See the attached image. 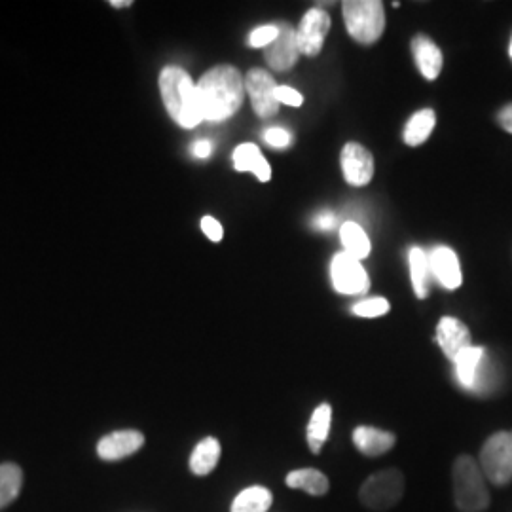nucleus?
Segmentation results:
<instances>
[{
	"instance_id": "14",
	"label": "nucleus",
	"mask_w": 512,
	"mask_h": 512,
	"mask_svg": "<svg viewBox=\"0 0 512 512\" xmlns=\"http://www.w3.org/2000/svg\"><path fill=\"white\" fill-rule=\"evenodd\" d=\"M429 266H431V272L439 279L440 285L446 287L448 291H454L461 285L463 275H461L459 258L450 247H437L429 255Z\"/></svg>"
},
{
	"instance_id": "19",
	"label": "nucleus",
	"mask_w": 512,
	"mask_h": 512,
	"mask_svg": "<svg viewBox=\"0 0 512 512\" xmlns=\"http://www.w3.org/2000/svg\"><path fill=\"white\" fill-rule=\"evenodd\" d=\"M220 442L215 437L203 439L190 456V471L194 475L205 476L215 471L219 465Z\"/></svg>"
},
{
	"instance_id": "33",
	"label": "nucleus",
	"mask_w": 512,
	"mask_h": 512,
	"mask_svg": "<svg viewBox=\"0 0 512 512\" xmlns=\"http://www.w3.org/2000/svg\"><path fill=\"white\" fill-rule=\"evenodd\" d=\"M192 154L196 156V158H200V160H205V158H209L211 154H213V145H211V141H198V143H194V147H192Z\"/></svg>"
},
{
	"instance_id": "26",
	"label": "nucleus",
	"mask_w": 512,
	"mask_h": 512,
	"mask_svg": "<svg viewBox=\"0 0 512 512\" xmlns=\"http://www.w3.org/2000/svg\"><path fill=\"white\" fill-rule=\"evenodd\" d=\"M21 469L14 463H4L0 465V509L10 505L21 490Z\"/></svg>"
},
{
	"instance_id": "10",
	"label": "nucleus",
	"mask_w": 512,
	"mask_h": 512,
	"mask_svg": "<svg viewBox=\"0 0 512 512\" xmlns=\"http://www.w3.org/2000/svg\"><path fill=\"white\" fill-rule=\"evenodd\" d=\"M266 63L274 71H289L293 69L300 57V48H298V38L296 31L289 23H279V37L266 48Z\"/></svg>"
},
{
	"instance_id": "7",
	"label": "nucleus",
	"mask_w": 512,
	"mask_h": 512,
	"mask_svg": "<svg viewBox=\"0 0 512 512\" xmlns=\"http://www.w3.org/2000/svg\"><path fill=\"white\" fill-rule=\"evenodd\" d=\"M330 275H332V285L338 293L355 296V294H365L370 289V279L365 268L361 266V260L353 258L346 251L332 258Z\"/></svg>"
},
{
	"instance_id": "11",
	"label": "nucleus",
	"mask_w": 512,
	"mask_h": 512,
	"mask_svg": "<svg viewBox=\"0 0 512 512\" xmlns=\"http://www.w3.org/2000/svg\"><path fill=\"white\" fill-rule=\"evenodd\" d=\"M342 171L351 186H366L374 175V158L359 143H348L342 150Z\"/></svg>"
},
{
	"instance_id": "22",
	"label": "nucleus",
	"mask_w": 512,
	"mask_h": 512,
	"mask_svg": "<svg viewBox=\"0 0 512 512\" xmlns=\"http://www.w3.org/2000/svg\"><path fill=\"white\" fill-rule=\"evenodd\" d=\"M274 495L264 486H251L239 492L232 503V512H268L272 507Z\"/></svg>"
},
{
	"instance_id": "5",
	"label": "nucleus",
	"mask_w": 512,
	"mask_h": 512,
	"mask_svg": "<svg viewBox=\"0 0 512 512\" xmlns=\"http://www.w3.org/2000/svg\"><path fill=\"white\" fill-rule=\"evenodd\" d=\"M404 494V476L399 469H385L368 476L361 486V503L370 511L393 509Z\"/></svg>"
},
{
	"instance_id": "4",
	"label": "nucleus",
	"mask_w": 512,
	"mask_h": 512,
	"mask_svg": "<svg viewBox=\"0 0 512 512\" xmlns=\"http://www.w3.org/2000/svg\"><path fill=\"white\" fill-rule=\"evenodd\" d=\"M344 21L351 38L359 44H374L385 31L384 4L378 0H346Z\"/></svg>"
},
{
	"instance_id": "1",
	"label": "nucleus",
	"mask_w": 512,
	"mask_h": 512,
	"mask_svg": "<svg viewBox=\"0 0 512 512\" xmlns=\"http://www.w3.org/2000/svg\"><path fill=\"white\" fill-rule=\"evenodd\" d=\"M202 103L203 120L222 122L238 112L245 97V80L236 67L219 65L196 84Z\"/></svg>"
},
{
	"instance_id": "25",
	"label": "nucleus",
	"mask_w": 512,
	"mask_h": 512,
	"mask_svg": "<svg viewBox=\"0 0 512 512\" xmlns=\"http://www.w3.org/2000/svg\"><path fill=\"white\" fill-rule=\"evenodd\" d=\"M410 277H412V285L414 291L418 294V298H425L429 291V274H431V266H429V256L421 251L420 247L410 249Z\"/></svg>"
},
{
	"instance_id": "9",
	"label": "nucleus",
	"mask_w": 512,
	"mask_h": 512,
	"mask_svg": "<svg viewBox=\"0 0 512 512\" xmlns=\"http://www.w3.org/2000/svg\"><path fill=\"white\" fill-rule=\"evenodd\" d=\"M329 31V14L321 8H311L310 12H306V16L300 21V27L296 31L300 54L310 55V57L319 54Z\"/></svg>"
},
{
	"instance_id": "6",
	"label": "nucleus",
	"mask_w": 512,
	"mask_h": 512,
	"mask_svg": "<svg viewBox=\"0 0 512 512\" xmlns=\"http://www.w3.org/2000/svg\"><path fill=\"white\" fill-rule=\"evenodd\" d=\"M478 465L486 480L495 486H507L512 480V431H499L486 440Z\"/></svg>"
},
{
	"instance_id": "29",
	"label": "nucleus",
	"mask_w": 512,
	"mask_h": 512,
	"mask_svg": "<svg viewBox=\"0 0 512 512\" xmlns=\"http://www.w3.org/2000/svg\"><path fill=\"white\" fill-rule=\"evenodd\" d=\"M264 141L274 148H287L293 141V135L283 128H270L264 131Z\"/></svg>"
},
{
	"instance_id": "31",
	"label": "nucleus",
	"mask_w": 512,
	"mask_h": 512,
	"mask_svg": "<svg viewBox=\"0 0 512 512\" xmlns=\"http://www.w3.org/2000/svg\"><path fill=\"white\" fill-rule=\"evenodd\" d=\"M202 230L203 234L211 239V241H220L222 236H224L219 220H215L213 217H203Z\"/></svg>"
},
{
	"instance_id": "27",
	"label": "nucleus",
	"mask_w": 512,
	"mask_h": 512,
	"mask_svg": "<svg viewBox=\"0 0 512 512\" xmlns=\"http://www.w3.org/2000/svg\"><path fill=\"white\" fill-rule=\"evenodd\" d=\"M351 311L359 317H382L389 311V302L385 298H370V300H363L357 302Z\"/></svg>"
},
{
	"instance_id": "15",
	"label": "nucleus",
	"mask_w": 512,
	"mask_h": 512,
	"mask_svg": "<svg viewBox=\"0 0 512 512\" xmlns=\"http://www.w3.org/2000/svg\"><path fill=\"white\" fill-rule=\"evenodd\" d=\"M353 442L361 454H365L368 458H378L387 454L395 446L397 439L389 431L363 425L353 431Z\"/></svg>"
},
{
	"instance_id": "13",
	"label": "nucleus",
	"mask_w": 512,
	"mask_h": 512,
	"mask_svg": "<svg viewBox=\"0 0 512 512\" xmlns=\"http://www.w3.org/2000/svg\"><path fill=\"white\" fill-rule=\"evenodd\" d=\"M437 342L444 355L454 361L463 349L471 348V332L456 319V317H442L437 327Z\"/></svg>"
},
{
	"instance_id": "36",
	"label": "nucleus",
	"mask_w": 512,
	"mask_h": 512,
	"mask_svg": "<svg viewBox=\"0 0 512 512\" xmlns=\"http://www.w3.org/2000/svg\"><path fill=\"white\" fill-rule=\"evenodd\" d=\"M509 54H511V59H512V40H511V48H509Z\"/></svg>"
},
{
	"instance_id": "21",
	"label": "nucleus",
	"mask_w": 512,
	"mask_h": 512,
	"mask_svg": "<svg viewBox=\"0 0 512 512\" xmlns=\"http://www.w3.org/2000/svg\"><path fill=\"white\" fill-rule=\"evenodd\" d=\"M330 421H332L330 404H319L308 425V446L313 454H321L323 444L329 439Z\"/></svg>"
},
{
	"instance_id": "32",
	"label": "nucleus",
	"mask_w": 512,
	"mask_h": 512,
	"mask_svg": "<svg viewBox=\"0 0 512 512\" xmlns=\"http://www.w3.org/2000/svg\"><path fill=\"white\" fill-rule=\"evenodd\" d=\"M313 224H315V228H319V230L330 232V230H334V228H336V215H334V213H330V211H325V213L317 215V219H315Z\"/></svg>"
},
{
	"instance_id": "28",
	"label": "nucleus",
	"mask_w": 512,
	"mask_h": 512,
	"mask_svg": "<svg viewBox=\"0 0 512 512\" xmlns=\"http://www.w3.org/2000/svg\"><path fill=\"white\" fill-rule=\"evenodd\" d=\"M279 37V25H262L255 29L249 37V46L253 48H268L275 38Z\"/></svg>"
},
{
	"instance_id": "34",
	"label": "nucleus",
	"mask_w": 512,
	"mask_h": 512,
	"mask_svg": "<svg viewBox=\"0 0 512 512\" xmlns=\"http://www.w3.org/2000/svg\"><path fill=\"white\" fill-rule=\"evenodd\" d=\"M499 124L505 131L512 133V105H507L505 109L499 112Z\"/></svg>"
},
{
	"instance_id": "2",
	"label": "nucleus",
	"mask_w": 512,
	"mask_h": 512,
	"mask_svg": "<svg viewBox=\"0 0 512 512\" xmlns=\"http://www.w3.org/2000/svg\"><path fill=\"white\" fill-rule=\"evenodd\" d=\"M160 92L169 116L181 128H196L203 122L198 86L181 67H165L160 74Z\"/></svg>"
},
{
	"instance_id": "18",
	"label": "nucleus",
	"mask_w": 512,
	"mask_h": 512,
	"mask_svg": "<svg viewBox=\"0 0 512 512\" xmlns=\"http://www.w3.org/2000/svg\"><path fill=\"white\" fill-rule=\"evenodd\" d=\"M234 167L238 171H251L256 179L268 183L272 179V167L264 160L260 148L253 143H243L234 150Z\"/></svg>"
},
{
	"instance_id": "23",
	"label": "nucleus",
	"mask_w": 512,
	"mask_h": 512,
	"mask_svg": "<svg viewBox=\"0 0 512 512\" xmlns=\"http://www.w3.org/2000/svg\"><path fill=\"white\" fill-rule=\"evenodd\" d=\"M435 122L437 118L433 110L425 109L416 112L404 128V143L410 147H418L421 143H425L435 129Z\"/></svg>"
},
{
	"instance_id": "8",
	"label": "nucleus",
	"mask_w": 512,
	"mask_h": 512,
	"mask_svg": "<svg viewBox=\"0 0 512 512\" xmlns=\"http://www.w3.org/2000/svg\"><path fill=\"white\" fill-rule=\"evenodd\" d=\"M245 90L251 97L253 109L260 118H270L277 114L279 101L275 97V80L272 74L266 73L264 69H251L245 76Z\"/></svg>"
},
{
	"instance_id": "3",
	"label": "nucleus",
	"mask_w": 512,
	"mask_h": 512,
	"mask_svg": "<svg viewBox=\"0 0 512 512\" xmlns=\"http://www.w3.org/2000/svg\"><path fill=\"white\" fill-rule=\"evenodd\" d=\"M454 501L461 512H482L490 507V492L480 465L469 456L456 459L452 469Z\"/></svg>"
},
{
	"instance_id": "12",
	"label": "nucleus",
	"mask_w": 512,
	"mask_h": 512,
	"mask_svg": "<svg viewBox=\"0 0 512 512\" xmlns=\"http://www.w3.org/2000/svg\"><path fill=\"white\" fill-rule=\"evenodd\" d=\"M143 444L145 437L139 431H116L99 440L97 454L105 461H118L139 452Z\"/></svg>"
},
{
	"instance_id": "17",
	"label": "nucleus",
	"mask_w": 512,
	"mask_h": 512,
	"mask_svg": "<svg viewBox=\"0 0 512 512\" xmlns=\"http://www.w3.org/2000/svg\"><path fill=\"white\" fill-rule=\"evenodd\" d=\"M412 52L416 57L418 69L427 80H435L442 71V52L429 37H416L412 40Z\"/></svg>"
},
{
	"instance_id": "16",
	"label": "nucleus",
	"mask_w": 512,
	"mask_h": 512,
	"mask_svg": "<svg viewBox=\"0 0 512 512\" xmlns=\"http://www.w3.org/2000/svg\"><path fill=\"white\" fill-rule=\"evenodd\" d=\"M484 359H486V349L471 346L463 349L452 361L456 366V378L465 389H476L484 368Z\"/></svg>"
},
{
	"instance_id": "30",
	"label": "nucleus",
	"mask_w": 512,
	"mask_h": 512,
	"mask_svg": "<svg viewBox=\"0 0 512 512\" xmlns=\"http://www.w3.org/2000/svg\"><path fill=\"white\" fill-rule=\"evenodd\" d=\"M275 97L279 103H285V105H291V107H300L302 105V95L293 90V88H287V86H277L275 90Z\"/></svg>"
},
{
	"instance_id": "20",
	"label": "nucleus",
	"mask_w": 512,
	"mask_h": 512,
	"mask_svg": "<svg viewBox=\"0 0 512 512\" xmlns=\"http://www.w3.org/2000/svg\"><path fill=\"white\" fill-rule=\"evenodd\" d=\"M287 486L294 490H304L313 497L327 494L330 488L329 478L317 469H296L287 475Z\"/></svg>"
},
{
	"instance_id": "35",
	"label": "nucleus",
	"mask_w": 512,
	"mask_h": 512,
	"mask_svg": "<svg viewBox=\"0 0 512 512\" xmlns=\"http://www.w3.org/2000/svg\"><path fill=\"white\" fill-rule=\"evenodd\" d=\"M110 6H114V8H126V6H131V0H112Z\"/></svg>"
},
{
	"instance_id": "24",
	"label": "nucleus",
	"mask_w": 512,
	"mask_h": 512,
	"mask_svg": "<svg viewBox=\"0 0 512 512\" xmlns=\"http://www.w3.org/2000/svg\"><path fill=\"white\" fill-rule=\"evenodd\" d=\"M340 239L348 255L363 260L370 255V239L366 236L365 230L357 222H344L340 228Z\"/></svg>"
}]
</instances>
